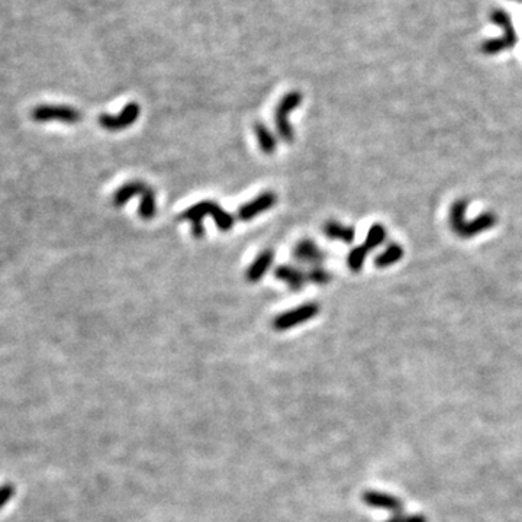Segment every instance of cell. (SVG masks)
<instances>
[{"label": "cell", "mask_w": 522, "mask_h": 522, "mask_svg": "<svg viewBox=\"0 0 522 522\" xmlns=\"http://www.w3.org/2000/svg\"><path fill=\"white\" fill-rule=\"evenodd\" d=\"M206 215H211L213 218V221L216 227L221 231H229L236 221H233V216L228 212H225L221 206L212 200H203L196 205L191 206L187 211H185L180 215V219H185V221L191 222V232L196 238H202L205 236V228L202 224V219Z\"/></svg>", "instance_id": "cell-1"}, {"label": "cell", "mask_w": 522, "mask_h": 522, "mask_svg": "<svg viewBox=\"0 0 522 522\" xmlns=\"http://www.w3.org/2000/svg\"><path fill=\"white\" fill-rule=\"evenodd\" d=\"M492 22L503 30V35L501 38L488 39L480 47L483 54L486 56H494L505 50H511L516 44V32L512 25L511 17L508 15V12L503 9H494L490 15Z\"/></svg>", "instance_id": "cell-2"}, {"label": "cell", "mask_w": 522, "mask_h": 522, "mask_svg": "<svg viewBox=\"0 0 522 522\" xmlns=\"http://www.w3.org/2000/svg\"><path fill=\"white\" fill-rule=\"evenodd\" d=\"M302 101H304V94L297 90L286 93L283 99L279 102L276 112H274V122H276L278 132L280 138L287 144H292L295 140V132L289 122V115L302 103Z\"/></svg>", "instance_id": "cell-3"}, {"label": "cell", "mask_w": 522, "mask_h": 522, "mask_svg": "<svg viewBox=\"0 0 522 522\" xmlns=\"http://www.w3.org/2000/svg\"><path fill=\"white\" fill-rule=\"evenodd\" d=\"M31 119L38 123L45 122H63V123H79L83 116L76 107L68 105H38L32 109Z\"/></svg>", "instance_id": "cell-4"}, {"label": "cell", "mask_w": 522, "mask_h": 522, "mask_svg": "<svg viewBox=\"0 0 522 522\" xmlns=\"http://www.w3.org/2000/svg\"><path fill=\"white\" fill-rule=\"evenodd\" d=\"M318 313H320V305L315 304V302H308V304H304L302 306H297L292 311H287L274 318L273 328L276 329V331H286V329L295 328L299 324H304L315 318Z\"/></svg>", "instance_id": "cell-5"}, {"label": "cell", "mask_w": 522, "mask_h": 522, "mask_svg": "<svg viewBox=\"0 0 522 522\" xmlns=\"http://www.w3.org/2000/svg\"><path fill=\"white\" fill-rule=\"evenodd\" d=\"M140 114L141 106L136 102H129L118 115L102 114L99 116V123L102 128L107 131H122L134 125V123L138 121Z\"/></svg>", "instance_id": "cell-6"}, {"label": "cell", "mask_w": 522, "mask_h": 522, "mask_svg": "<svg viewBox=\"0 0 522 522\" xmlns=\"http://www.w3.org/2000/svg\"><path fill=\"white\" fill-rule=\"evenodd\" d=\"M363 502L370 508H377V510L389 511L393 515L402 514L404 503L399 498L393 497V494L379 492V490H366L362 497Z\"/></svg>", "instance_id": "cell-7"}, {"label": "cell", "mask_w": 522, "mask_h": 522, "mask_svg": "<svg viewBox=\"0 0 522 522\" xmlns=\"http://www.w3.org/2000/svg\"><path fill=\"white\" fill-rule=\"evenodd\" d=\"M278 202V196L271 194V191H266V194H261L251 202L242 205L238 209V218L241 221H251L253 218L258 216L260 213H263L269 209H271L274 205Z\"/></svg>", "instance_id": "cell-8"}, {"label": "cell", "mask_w": 522, "mask_h": 522, "mask_svg": "<svg viewBox=\"0 0 522 522\" xmlns=\"http://www.w3.org/2000/svg\"><path fill=\"white\" fill-rule=\"evenodd\" d=\"M497 222H498V219L497 216H494V213L486 212L472 219V221H466L457 236L461 238H472V237L479 236V233H482L483 231L493 228L494 225H497Z\"/></svg>", "instance_id": "cell-9"}, {"label": "cell", "mask_w": 522, "mask_h": 522, "mask_svg": "<svg viewBox=\"0 0 522 522\" xmlns=\"http://www.w3.org/2000/svg\"><path fill=\"white\" fill-rule=\"evenodd\" d=\"M293 257L300 263L320 264L324 261L325 254L320 250V247L311 240L299 241L293 249Z\"/></svg>", "instance_id": "cell-10"}, {"label": "cell", "mask_w": 522, "mask_h": 522, "mask_svg": "<svg viewBox=\"0 0 522 522\" xmlns=\"http://www.w3.org/2000/svg\"><path fill=\"white\" fill-rule=\"evenodd\" d=\"M274 276H276L279 280L284 282L295 292H299L302 287L305 286V282L308 279L299 269L293 266H287V264H282L274 270Z\"/></svg>", "instance_id": "cell-11"}, {"label": "cell", "mask_w": 522, "mask_h": 522, "mask_svg": "<svg viewBox=\"0 0 522 522\" xmlns=\"http://www.w3.org/2000/svg\"><path fill=\"white\" fill-rule=\"evenodd\" d=\"M273 260H274V253L271 250H266L263 253H260L258 257L253 261V264L249 267V270H247V273H245L249 282L255 283V282L261 280V278H263L264 274L267 273V270L270 269Z\"/></svg>", "instance_id": "cell-12"}, {"label": "cell", "mask_w": 522, "mask_h": 522, "mask_svg": "<svg viewBox=\"0 0 522 522\" xmlns=\"http://www.w3.org/2000/svg\"><path fill=\"white\" fill-rule=\"evenodd\" d=\"M324 233L329 240H338L346 244H351L355 238V229L353 227H344L337 221H328L324 225Z\"/></svg>", "instance_id": "cell-13"}, {"label": "cell", "mask_w": 522, "mask_h": 522, "mask_svg": "<svg viewBox=\"0 0 522 522\" xmlns=\"http://www.w3.org/2000/svg\"><path fill=\"white\" fill-rule=\"evenodd\" d=\"M147 189L148 187L143 182H129L127 185H123L122 187L116 190V194L114 195V206L121 208V206L125 205L134 196L143 195Z\"/></svg>", "instance_id": "cell-14"}, {"label": "cell", "mask_w": 522, "mask_h": 522, "mask_svg": "<svg viewBox=\"0 0 522 522\" xmlns=\"http://www.w3.org/2000/svg\"><path fill=\"white\" fill-rule=\"evenodd\" d=\"M404 257V249L396 242H390L386 250H384L383 253H380L376 258H375V264L376 267L379 269H386L392 264H396L397 261H401Z\"/></svg>", "instance_id": "cell-15"}, {"label": "cell", "mask_w": 522, "mask_h": 522, "mask_svg": "<svg viewBox=\"0 0 522 522\" xmlns=\"http://www.w3.org/2000/svg\"><path fill=\"white\" fill-rule=\"evenodd\" d=\"M254 132L257 135L258 145H260L261 151H263V153L267 156L274 154V151H276V147H278V143H276V138H274V135L270 132V129L264 125V123H261V122L254 123Z\"/></svg>", "instance_id": "cell-16"}, {"label": "cell", "mask_w": 522, "mask_h": 522, "mask_svg": "<svg viewBox=\"0 0 522 522\" xmlns=\"http://www.w3.org/2000/svg\"><path fill=\"white\" fill-rule=\"evenodd\" d=\"M467 206H469V202L464 200V199H457L455 203L451 205V208H450V213H448L450 228L455 231L456 236L461 229V227L464 225V222L467 221L466 219Z\"/></svg>", "instance_id": "cell-17"}, {"label": "cell", "mask_w": 522, "mask_h": 522, "mask_svg": "<svg viewBox=\"0 0 522 522\" xmlns=\"http://www.w3.org/2000/svg\"><path fill=\"white\" fill-rule=\"evenodd\" d=\"M156 212H157L156 194H154L153 189H147L141 195L138 213L143 219H151V218L156 216Z\"/></svg>", "instance_id": "cell-18"}, {"label": "cell", "mask_w": 522, "mask_h": 522, "mask_svg": "<svg viewBox=\"0 0 522 522\" xmlns=\"http://www.w3.org/2000/svg\"><path fill=\"white\" fill-rule=\"evenodd\" d=\"M384 240H386V228L380 224H375L368 228L367 237H366L363 245L370 251V250L377 249L379 245H382L384 242Z\"/></svg>", "instance_id": "cell-19"}, {"label": "cell", "mask_w": 522, "mask_h": 522, "mask_svg": "<svg viewBox=\"0 0 522 522\" xmlns=\"http://www.w3.org/2000/svg\"><path fill=\"white\" fill-rule=\"evenodd\" d=\"M367 254H368V250L364 245H359V247H355V249H353L347 257V264L350 270L354 273L362 271Z\"/></svg>", "instance_id": "cell-20"}, {"label": "cell", "mask_w": 522, "mask_h": 522, "mask_svg": "<svg viewBox=\"0 0 522 522\" xmlns=\"http://www.w3.org/2000/svg\"><path fill=\"white\" fill-rule=\"evenodd\" d=\"M308 280L317 283V284H324V283H328L329 280H331V274H329L325 269H321V267H313L309 270L308 273Z\"/></svg>", "instance_id": "cell-21"}, {"label": "cell", "mask_w": 522, "mask_h": 522, "mask_svg": "<svg viewBox=\"0 0 522 522\" xmlns=\"http://www.w3.org/2000/svg\"><path fill=\"white\" fill-rule=\"evenodd\" d=\"M15 493H17L15 485L5 483L0 486V510H3V508L12 501V498L15 497Z\"/></svg>", "instance_id": "cell-22"}, {"label": "cell", "mask_w": 522, "mask_h": 522, "mask_svg": "<svg viewBox=\"0 0 522 522\" xmlns=\"http://www.w3.org/2000/svg\"><path fill=\"white\" fill-rule=\"evenodd\" d=\"M384 522H428V521H427V518H425L421 514H415V515L396 514V515L390 516L389 519H386Z\"/></svg>", "instance_id": "cell-23"}, {"label": "cell", "mask_w": 522, "mask_h": 522, "mask_svg": "<svg viewBox=\"0 0 522 522\" xmlns=\"http://www.w3.org/2000/svg\"><path fill=\"white\" fill-rule=\"evenodd\" d=\"M515 2H522V0H515Z\"/></svg>", "instance_id": "cell-24"}]
</instances>
